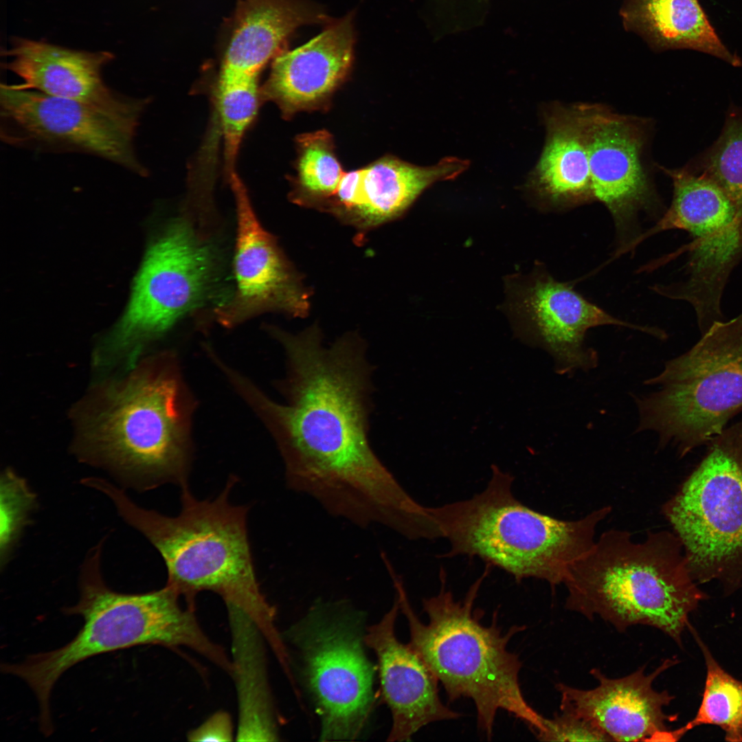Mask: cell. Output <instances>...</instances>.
I'll return each mask as SVG.
<instances>
[{
    "label": "cell",
    "instance_id": "6da1fadb",
    "mask_svg": "<svg viewBox=\"0 0 742 742\" xmlns=\"http://www.w3.org/2000/svg\"><path fill=\"white\" fill-rule=\"evenodd\" d=\"M272 331L286 355L287 404L247 389L278 444L288 486L359 527L397 525L414 499L369 442L373 368L364 342L350 334L325 346L316 325Z\"/></svg>",
    "mask_w": 742,
    "mask_h": 742
},
{
    "label": "cell",
    "instance_id": "7a4b0ae2",
    "mask_svg": "<svg viewBox=\"0 0 742 742\" xmlns=\"http://www.w3.org/2000/svg\"><path fill=\"white\" fill-rule=\"evenodd\" d=\"M231 477L213 499L199 500L188 485L181 487V509L175 517L137 506L123 489L96 478L92 487L114 504L119 515L159 551L168 572L166 585L190 607L202 591L219 595L226 607H236L256 624L273 651L285 646L275 625L276 609L262 594L248 537V507L236 506L229 494Z\"/></svg>",
    "mask_w": 742,
    "mask_h": 742
},
{
    "label": "cell",
    "instance_id": "3957f363",
    "mask_svg": "<svg viewBox=\"0 0 742 742\" xmlns=\"http://www.w3.org/2000/svg\"><path fill=\"white\" fill-rule=\"evenodd\" d=\"M490 567L460 600L447 589L445 573L441 571L439 592L423 600L427 623L415 614L400 578L396 574L392 578L400 609L408 622L409 644L442 685L449 701L471 699L477 727L488 740L499 710L525 722L536 735L543 730L545 717L526 700L519 679L522 663L508 649L513 636L525 627L513 626L503 633L497 625V611L491 624L485 626L481 622L483 611L474 608Z\"/></svg>",
    "mask_w": 742,
    "mask_h": 742
},
{
    "label": "cell",
    "instance_id": "277c9868",
    "mask_svg": "<svg viewBox=\"0 0 742 742\" xmlns=\"http://www.w3.org/2000/svg\"><path fill=\"white\" fill-rule=\"evenodd\" d=\"M102 539L88 552L79 576L80 598L65 608L78 615L83 625L71 641L48 652L29 655L17 664H3V673L23 679L38 702L40 715H51L50 697L58 679L85 660L102 653L144 644L186 647L218 666L228 657L205 633L193 607H181L171 587L146 593L124 594L109 588L102 575Z\"/></svg>",
    "mask_w": 742,
    "mask_h": 742
},
{
    "label": "cell",
    "instance_id": "5b68a950",
    "mask_svg": "<svg viewBox=\"0 0 742 742\" xmlns=\"http://www.w3.org/2000/svg\"><path fill=\"white\" fill-rule=\"evenodd\" d=\"M563 584L568 609L598 616L619 631L653 627L679 645L689 614L708 598L690 573L681 541L668 531L649 532L641 542L626 530L603 532Z\"/></svg>",
    "mask_w": 742,
    "mask_h": 742
},
{
    "label": "cell",
    "instance_id": "8992f818",
    "mask_svg": "<svg viewBox=\"0 0 742 742\" xmlns=\"http://www.w3.org/2000/svg\"><path fill=\"white\" fill-rule=\"evenodd\" d=\"M513 478L497 466L486 487L471 498L431 508L446 556L477 557L519 582L534 578L553 588L595 543L597 526L611 513L603 506L576 520L535 510L513 493Z\"/></svg>",
    "mask_w": 742,
    "mask_h": 742
},
{
    "label": "cell",
    "instance_id": "52a82bcc",
    "mask_svg": "<svg viewBox=\"0 0 742 742\" xmlns=\"http://www.w3.org/2000/svg\"><path fill=\"white\" fill-rule=\"evenodd\" d=\"M644 384L660 388L636 398L637 432L653 431L680 458L706 445L742 412V312L715 322Z\"/></svg>",
    "mask_w": 742,
    "mask_h": 742
},
{
    "label": "cell",
    "instance_id": "ba28073f",
    "mask_svg": "<svg viewBox=\"0 0 742 742\" xmlns=\"http://www.w3.org/2000/svg\"><path fill=\"white\" fill-rule=\"evenodd\" d=\"M181 390L176 374L165 368L129 380L94 422L91 457L138 491L187 486L190 452Z\"/></svg>",
    "mask_w": 742,
    "mask_h": 742
},
{
    "label": "cell",
    "instance_id": "9c48e42d",
    "mask_svg": "<svg viewBox=\"0 0 742 742\" xmlns=\"http://www.w3.org/2000/svg\"><path fill=\"white\" fill-rule=\"evenodd\" d=\"M706 453L662 512L682 543L697 583L742 584V419L707 445Z\"/></svg>",
    "mask_w": 742,
    "mask_h": 742
},
{
    "label": "cell",
    "instance_id": "30bf717a",
    "mask_svg": "<svg viewBox=\"0 0 742 742\" xmlns=\"http://www.w3.org/2000/svg\"><path fill=\"white\" fill-rule=\"evenodd\" d=\"M672 180L673 199L657 223L638 237L642 242L658 232L681 229L690 243L668 258L687 251L686 278L655 291L684 300L694 308L701 335L725 319L721 299L734 268L742 260V219L727 193L713 179L688 166L661 167Z\"/></svg>",
    "mask_w": 742,
    "mask_h": 742
},
{
    "label": "cell",
    "instance_id": "8fae6325",
    "mask_svg": "<svg viewBox=\"0 0 742 742\" xmlns=\"http://www.w3.org/2000/svg\"><path fill=\"white\" fill-rule=\"evenodd\" d=\"M220 257L210 240L184 218H176L148 248L127 309L106 342L105 353L131 350L170 328L216 293Z\"/></svg>",
    "mask_w": 742,
    "mask_h": 742
},
{
    "label": "cell",
    "instance_id": "7c38bea8",
    "mask_svg": "<svg viewBox=\"0 0 742 742\" xmlns=\"http://www.w3.org/2000/svg\"><path fill=\"white\" fill-rule=\"evenodd\" d=\"M148 102L128 97L122 103L104 105L2 83L0 136L12 146L89 154L146 176L148 172L136 156L134 139Z\"/></svg>",
    "mask_w": 742,
    "mask_h": 742
},
{
    "label": "cell",
    "instance_id": "4fadbf2b",
    "mask_svg": "<svg viewBox=\"0 0 742 742\" xmlns=\"http://www.w3.org/2000/svg\"><path fill=\"white\" fill-rule=\"evenodd\" d=\"M315 611L295 627L292 636L321 720L320 740H354L372 710L376 668L351 622Z\"/></svg>",
    "mask_w": 742,
    "mask_h": 742
},
{
    "label": "cell",
    "instance_id": "5bb4252c",
    "mask_svg": "<svg viewBox=\"0 0 742 742\" xmlns=\"http://www.w3.org/2000/svg\"><path fill=\"white\" fill-rule=\"evenodd\" d=\"M583 128L594 200L610 212L618 232L630 234L640 211L655 205L644 154L648 122L600 104H576Z\"/></svg>",
    "mask_w": 742,
    "mask_h": 742
},
{
    "label": "cell",
    "instance_id": "9a60e30c",
    "mask_svg": "<svg viewBox=\"0 0 742 742\" xmlns=\"http://www.w3.org/2000/svg\"><path fill=\"white\" fill-rule=\"evenodd\" d=\"M228 180L237 214L236 290L216 309L218 318L223 324L231 326L267 311L304 316L308 308L306 293L274 238L260 224L237 172L232 173Z\"/></svg>",
    "mask_w": 742,
    "mask_h": 742
},
{
    "label": "cell",
    "instance_id": "2e32d148",
    "mask_svg": "<svg viewBox=\"0 0 742 742\" xmlns=\"http://www.w3.org/2000/svg\"><path fill=\"white\" fill-rule=\"evenodd\" d=\"M671 665L672 660H666L650 674L642 666L620 678H609L594 668L591 673L598 685L592 689L556 686L560 710L589 721L612 741H668L667 723L675 721L677 715L666 714L664 708L673 697L655 690L653 684Z\"/></svg>",
    "mask_w": 742,
    "mask_h": 742
},
{
    "label": "cell",
    "instance_id": "e0dca14e",
    "mask_svg": "<svg viewBox=\"0 0 742 742\" xmlns=\"http://www.w3.org/2000/svg\"><path fill=\"white\" fill-rule=\"evenodd\" d=\"M522 307L539 344L552 356L556 372L572 376L598 364V355L585 344L592 328L614 325L633 328L663 339L666 333L622 321L586 300L571 284L549 276L537 278L528 287Z\"/></svg>",
    "mask_w": 742,
    "mask_h": 742
},
{
    "label": "cell",
    "instance_id": "ac0fdd59",
    "mask_svg": "<svg viewBox=\"0 0 742 742\" xmlns=\"http://www.w3.org/2000/svg\"><path fill=\"white\" fill-rule=\"evenodd\" d=\"M399 610L396 596L390 610L363 636L376 656L381 695L392 717L389 741H410L427 724L462 715L443 704L437 678L411 645L397 638Z\"/></svg>",
    "mask_w": 742,
    "mask_h": 742
},
{
    "label": "cell",
    "instance_id": "d6986e66",
    "mask_svg": "<svg viewBox=\"0 0 742 742\" xmlns=\"http://www.w3.org/2000/svg\"><path fill=\"white\" fill-rule=\"evenodd\" d=\"M352 19L348 15L303 45L278 54L260 87L262 101L275 103L284 119L326 109L352 66Z\"/></svg>",
    "mask_w": 742,
    "mask_h": 742
},
{
    "label": "cell",
    "instance_id": "ffe728a7",
    "mask_svg": "<svg viewBox=\"0 0 742 742\" xmlns=\"http://www.w3.org/2000/svg\"><path fill=\"white\" fill-rule=\"evenodd\" d=\"M5 68L21 80L19 89L104 105L124 102L128 96L108 87L102 71L113 55L88 52L28 39H16L5 52Z\"/></svg>",
    "mask_w": 742,
    "mask_h": 742
},
{
    "label": "cell",
    "instance_id": "44dd1931",
    "mask_svg": "<svg viewBox=\"0 0 742 742\" xmlns=\"http://www.w3.org/2000/svg\"><path fill=\"white\" fill-rule=\"evenodd\" d=\"M546 139L530 177L538 198L557 209L594 201L585 136L576 104L554 103L543 111Z\"/></svg>",
    "mask_w": 742,
    "mask_h": 742
},
{
    "label": "cell",
    "instance_id": "7402d4cb",
    "mask_svg": "<svg viewBox=\"0 0 742 742\" xmlns=\"http://www.w3.org/2000/svg\"><path fill=\"white\" fill-rule=\"evenodd\" d=\"M624 26L658 52L691 49L712 55L733 67L741 58L721 41L698 0H625Z\"/></svg>",
    "mask_w": 742,
    "mask_h": 742
},
{
    "label": "cell",
    "instance_id": "603a6c76",
    "mask_svg": "<svg viewBox=\"0 0 742 742\" xmlns=\"http://www.w3.org/2000/svg\"><path fill=\"white\" fill-rule=\"evenodd\" d=\"M232 640V671L238 702L236 740H278L267 681L262 633L245 612L227 607Z\"/></svg>",
    "mask_w": 742,
    "mask_h": 742
},
{
    "label": "cell",
    "instance_id": "cb8c5ba5",
    "mask_svg": "<svg viewBox=\"0 0 742 742\" xmlns=\"http://www.w3.org/2000/svg\"><path fill=\"white\" fill-rule=\"evenodd\" d=\"M468 166V161L455 157L420 167L385 156L363 168L361 198L354 213L370 225L392 219L431 184L454 179Z\"/></svg>",
    "mask_w": 742,
    "mask_h": 742
},
{
    "label": "cell",
    "instance_id": "d4e9b609",
    "mask_svg": "<svg viewBox=\"0 0 742 742\" xmlns=\"http://www.w3.org/2000/svg\"><path fill=\"white\" fill-rule=\"evenodd\" d=\"M687 628L693 635L704 657L706 665V684L696 715L682 728L670 731V741L678 740L697 726L714 725L723 730L726 741L741 742L742 682L721 668L690 623Z\"/></svg>",
    "mask_w": 742,
    "mask_h": 742
},
{
    "label": "cell",
    "instance_id": "484cf974",
    "mask_svg": "<svg viewBox=\"0 0 742 742\" xmlns=\"http://www.w3.org/2000/svg\"><path fill=\"white\" fill-rule=\"evenodd\" d=\"M292 197L301 203L333 198L344 175L335 153L332 135L326 130L300 135Z\"/></svg>",
    "mask_w": 742,
    "mask_h": 742
},
{
    "label": "cell",
    "instance_id": "4316f807",
    "mask_svg": "<svg viewBox=\"0 0 742 742\" xmlns=\"http://www.w3.org/2000/svg\"><path fill=\"white\" fill-rule=\"evenodd\" d=\"M258 79L217 76L216 109L224 145L226 176L235 170L243 137L262 101Z\"/></svg>",
    "mask_w": 742,
    "mask_h": 742
},
{
    "label": "cell",
    "instance_id": "83f0119b",
    "mask_svg": "<svg viewBox=\"0 0 742 742\" xmlns=\"http://www.w3.org/2000/svg\"><path fill=\"white\" fill-rule=\"evenodd\" d=\"M688 166L717 182L742 219V110L731 107L717 139L693 166Z\"/></svg>",
    "mask_w": 742,
    "mask_h": 742
},
{
    "label": "cell",
    "instance_id": "f1b7e54d",
    "mask_svg": "<svg viewBox=\"0 0 742 742\" xmlns=\"http://www.w3.org/2000/svg\"><path fill=\"white\" fill-rule=\"evenodd\" d=\"M0 499V561L3 568L30 521L31 514L37 505V496L25 479L7 469L1 475Z\"/></svg>",
    "mask_w": 742,
    "mask_h": 742
},
{
    "label": "cell",
    "instance_id": "f546056e",
    "mask_svg": "<svg viewBox=\"0 0 742 742\" xmlns=\"http://www.w3.org/2000/svg\"><path fill=\"white\" fill-rule=\"evenodd\" d=\"M543 741H612L589 721L565 711L545 718L543 730L536 735Z\"/></svg>",
    "mask_w": 742,
    "mask_h": 742
},
{
    "label": "cell",
    "instance_id": "4dcf8cb0",
    "mask_svg": "<svg viewBox=\"0 0 742 742\" xmlns=\"http://www.w3.org/2000/svg\"><path fill=\"white\" fill-rule=\"evenodd\" d=\"M233 737L230 715L225 711H218L190 731L188 739L191 741H231Z\"/></svg>",
    "mask_w": 742,
    "mask_h": 742
},
{
    "label": "cell",
    "instance_id": "1f68e13d",
    "mask_svg": "<svg viewBox=\"0 0 742 742\" xmlns=\"http://www.w3.org/2000/svg\"><path fill=\"white\" fill-rule=\"evenodd\" d=\"M362 177L363 168L344 173L333 196L340 207L354 212L361 198Z\"/></svg>",
    "mask_w": 742,
    "mask_h": 742
}]
</instances>
